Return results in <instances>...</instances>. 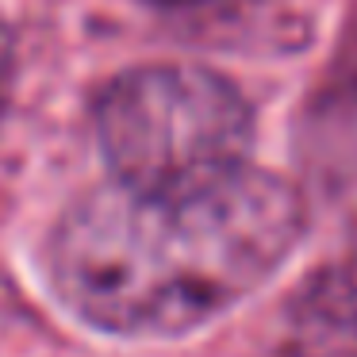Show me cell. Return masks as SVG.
<instances>
[{"label":"cell","instance_id":"1","mask_svg":"<svg viewBox=\"0 0 357 357\" xmlns=\"http://www.w3.org/2000/svg\"><path fill=\"white\" fill-rule=\"evenodd\" d=\"M307 227L303 200L269 169L181 192L104 185L50 234L58 300L116 338H181L269 284Z\"/></svg>","mask_w":357,"mask_h":357},{"label":"cell","instance_id":"2","mask_svg":"<svg viewBox=\"0 0 357 357\" xmlns=\"http://www.w3.org/2000/svg\"><path fill=\"white\" fill-rule=\"evenodd\" d=\"M112 181L181 192L250 165L254 112L234 81L204 66H139L104 85L93 108Z\"/></svg>","mask_w":357,"mask_h":357},{"label":"cell","instance_id":"3","mask_svg":"<svg viewBox=\"0 0 357 357\" xmlns=\"http://www.w3.org/2000/svg\"><path fill=\"white\" fill-rule=\"evenodd\" d=\"M273 357H357V208L277 311Z\"/></svg>","mask_w":357,"mask_h":357},{"label":"cell","instance_id":"4","mask_svg":"<svg viewBox=\"0 0 357 357\" xmlns=\"http://www.w3.org/2000/svg\"><path fill=\"white\" fill-rule=\"evenodd\" d=\"M12 89H16V39L0 24V119L12 104Z\"/></svg>","mask_w":357,"mask_h":357},{"label":"cell","instance_id":"5","mask_svg":"<svg viewBox=\"0 0 357 357\" xmlns=\"http://www.w3.org/2000/svg\"><path fill=\"white\" fill-rule=\"evenodd\" d=\"M146 4H162V8H185V4H204V0H146Z\"/></svg>","mask_w":357,"mask_h":357}]
</instances>
